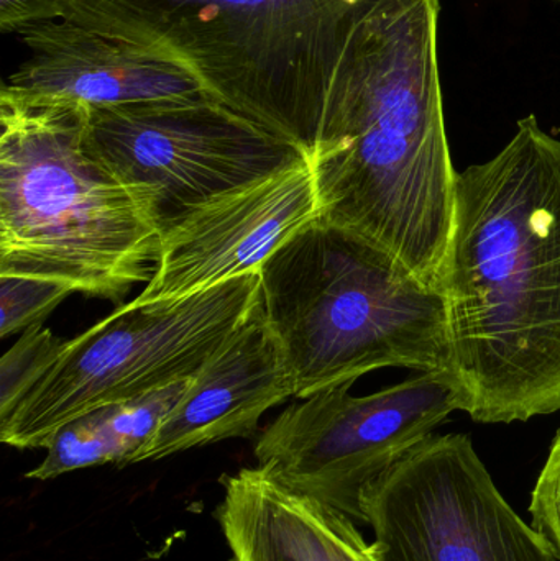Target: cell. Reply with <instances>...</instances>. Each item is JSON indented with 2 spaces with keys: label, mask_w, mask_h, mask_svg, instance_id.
I'll list each match as a JSON object with an SVG mask.
<instances>
[{
  "label": "cell",
  "mask_w": 560,
  "mask_h": 561,
  "mask_svg": "<svg viewBox=\"0 0 560 561\" xmlns=\"http://www.w3.org/2000/svg\"><path fill=\"white\" fill-rule=\"evenodd\" d=\"M352 385L289 405L260 435L255 458L283 486L364 523L365 488L460 411V396L449 371L420 373L368 396H352Z\"/></svg>",
  "instance_id": "8"
},
{
  "label": "cell",
  "mask_w": 560,
  "mask_h": 561,
  "mask_svg": "<svg viewBox=\"0 0 560 561\" xmlns=\"http://www.w3.org/2000/svg\"><path fill=\"white\" fill-rule=\"evenodd\" d=\"M260 304L292 373L295 398L390 366L449 368L439 284L321 216L263 263Z\"/></svg>",
  "instance_id": "5"
},
{
  "label": "cell",
  "mask_w": 560,
  "mask_h": 561,
  "mask_svg": "<svg viewBox=\"0 0 560 561\" xmlns=\"http://www.w3.org/2000/svg\"><path fill=\"white\" fill-rule=\"evenodd\" d=\"M69 0H0V30L20 33L35 23L65 19Z\"/></svg>",
  "instance_id": "19"
},
{
  "label": "cell",
  "mask_w": 560,
  "mask_h": 561,
  "mask_svg": "<svg viewBox=\"0 0 560 561\" xmlns=\"http://www.w3.org/2000/svg\"><path fill=\"white\" fill-rule=\"evenodd\" d=\"M381 561H558L464 434L431 435L362 493Z\"/></svg>",
  "instance_id": "9"
},
{
  "label": "cell",
  "mask_w": 560,
  "mask_h": 561,
  "mask_svg": "<svg viewBox=\"0 0 560 561\" xmlns=\"http://www.w3.org/2000/svg\"><path fill=\"white\" fill-rule=\"evenodd\" d=\"M217 519L232 561H381L347 514L283 486L262 468L222 478Z\"/></svg>",
  "instance_id": "13"
},
{
  "label": "cell",
  "mask_w": 560,
  "mask_h": 561,
  "mask_svg": "<svg viewBox=\"0 0 560 561\" xmlns=\"http://www.w3.org/2000/svg\"><path fill=\"white\" fill-rule=\"evenodd\" d=\"M191 381L193 378L183 379L132 401L112 404V427L128 450L124 467H127L130 458L157 434L160 425L186 394Z\"/></svg>",
  "instance_id": "17"
},
{
  "label": "cell",
  "mask_w": 560,
  "mask_h": 561,
  "mask_svg": "<svg viewBox=\"0 0 560 561\" xmlns=\"http://www.w3.org/2000/svg\"><path fill=\"white\" fill-rule=\"evenodd\" d=\"M75 293L68 284L33 276L0 275V336L42 325L66 297Z\"/></svg>",
  "instance_id": "16"
},
{
  "label": "cell",
  "mask_w": 560,
  "mask_h": 561,
  "mask_svg": "<svg viewBox=\"0 0 560 561\" xmlns=\"http://www.w3.org/2000/svg\"><path fill=\"white\" fill-rule=\"evenodd\" d=\"M319 216L308 158L214 197L161 236L153 276L137 300L181 299L260 272L286 240Z\"/></svg>",
  "instance_id": "10"
},
{
  "label": "cell",
  "mask_w": 560,
  "mask_h": 561,
  "mask_svg": "<svg viewBox=\"0 0 560 561\" xmlns=\"http://www.w3.org/2000/svg\"><path fill=\"white\" fill-rule=\"evenodd\" d=\"M529 513L533 526L552 543L560 561V431L533 490Z\"/></svg>",
  "instance_id": "18"
},
{
  "label": "cell",
  "mask_w": 560,
  "mask_h": 561,
  "mask_svg": "<svg viewBox=\"0 0 560 561\" xmlns=\"http://www.w3.org/2000/svg\"><path fill=\"white\" fill-rule=\"evenodd\" d=\"M439 0H375L355 28L311 157L321 217L437 283L457 171L444 122Z\"/></svg>",
  "instance_id": "2"
},
{
  "label": "cell",
  "mask_w": 560,
  "mask_h": 561,
  "mask_svg": "<svg viewBox=\"0 0 560 561\" xmlns=\"http://www.w3.org/2000/svg\"><path fill=\"white\" fill-rule=\"evenodd\" d=\"M19 35L32 56L3 85L25 98L115 107L207 95L181 66L68 20L35 23Z\"/></svg>",
  "instance_id": "12"
},
{
  "label": "cell",
  "mask_w": 560,
  "mask_h": 561,
  "mask_svg": "<svg viewBox=\"0 0 560 561\" xmlns=\"http://www.w3.org/2000/svg\"><path fill=\"white\" fill-rule=\"evenodd\" d=\"M259 300L255 272L181 299L118 307L66 342L52 368L0 421V440L22 450L45 448L79 415L194 378Z\"/></svg>",
  "instance_id": "6"
},
{
  "label": "cell",
  "mask_w": 560,
  "mask_h": 561,
  "mask_svg": "<svg viewBox=\"0 0 560 561\" xmlns=\"http://www.w3.org/2000/svg\"><path fill=\"white\" fill-rule=\"evenodd\" d=\"M558 2H560V0H558Z\"/></svg>",
  "instance_id": "20"
},
{
  "label": "cell",
  "mask_w": 560,
  "mask_h": 561,
  "mask_svg": "<svg viewBox=\"0 0 560 561\" xmlns=\"http://www.w3.org/2000/svg\"><path fill=\"white\" fill-rule=\"evenodd\" d=\"M111 419L112 405H105L59 427L46 444L45 460L26 478L48 481L81 468L105 463L124 467L128 450L115 434Z\"/></svg>",
  "instance_id": "14"
},
{
  "label": "cell",
  "mask_w": 560,
  "mask_h": 561,
  "mask_svg": "<svg viewBox=\"0 0 560 561\" xmlns=\"http://www.w3.org/2000/svg\"><path fill=\"white\" fill-rule=\"evenodd\" d=\"M89 105L0 92V275L118 302L150 283L160 232L85 144Z\"/></svg>",
  "instance_id": "4"
},
{
  "label": "cell",
  "mask_w": 560,
  "mask_h": 561,
  "mask_svg": "<svg viewBox=\"0 0 560 561\" xmlns=\"http://www.w3.org/2000/svg\"><path fill=\"white\" fill-rule=\"evenodd\" d=\"M437 284L460 411L482 424L560 411V140L528 115L457 173Z\"/></svg>",
  "instance_id": "1"
},
{
  "label": "cell",
  "mask_w": 560,
  "mask_h": 561,
  "mask_svg": "<svg viewBox=\"0 0 560 561\" xmlns=\"http://www.w3.org/2000/svg\"><path fill=\"white\" fill-rule=\"evenodd\" d=\"M375 0H69L65 19L190 71L207 98L311 160Z\"/></svg>",
  "instance_id": "3"
},
{
  "label": "cell",
  "mask_w": 560,
  "mask_h": 561,
  "mask_svg": "<svg viewBox=\"0 0 560 561\" xmlns=\"http://www.w3.org/2000/svg\"><path fill=\"white\" fill-rule=\"evenodd\" d=\"M85 144L134 191L160 239L214 197L306 158L207 95L89 107Z\"/></svg>",
  "instance_id": "7"
},
{
  "label": "cell",
  "mask_w": 560,
  "mask_h": 561,
  "mask_svg": "<svg viewBox=\"0 0 560 561\" xmlns=\"http://www.w3.org/2000/svg\"><path fill=\"white\" fill-rule=\"evenodd\" d=\"M66 340L30 327L0 359V421L9 417L65 350Z\"/></svg>",
  "instance_id": "15"
},
{
  "label": "cell",
  "mask_w": 560,
  "mask_h": 561,
  "mask_svg": "<svg viewBox=\"0 0 560 561\" xmlns=\"http://www.w3.org/2000/svg\"><path fill=\"white\" fill-rule=\"evenodd\" d=\"M289 398H295V382L259 300L128 465L163 460L229 438L253 437L263 414Z\"/></svg>",
  "instance_id": "11"
}]
</instances>
